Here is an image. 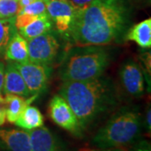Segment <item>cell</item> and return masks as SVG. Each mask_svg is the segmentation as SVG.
<instances>
[{
	"mask_svg": "<svg viewBox=\"0 0 151 151\" xmlns=\"http://www.w3.org/2000/svg\"><path fill=\"white\" fill-rule=\"evenodd\" d=\"M129 15L124 0H94L76 9L67 34L76 45H106L124 36Z\"/></svg>",
	"mask_w": 151,
	"mask_h": 151,
	"instance_id": "obj_1",
	"label": "cell"
},
{
	"mask_svg": "<svg viewBox=\"0 0 151 151\" xmlns=\"http://www.w3.org/2000/svg\"><path fill=\"white\" fill-rule=\"evenodd\" d=\"M60 95L70 105L81 129L116 103L113 82L103 76L86 81H63Z\"/></svg>",
	"mask_w": 151,
	"mask_h": 151,
	"instance_id": "obj_2",
	"label": "cell"
},
{
	"mask_svg": "<svg viewBox=\"0 0 151 151\" xmlns=\"http://www.w3.org/2000/svg\"><path fill=\"white\" fill-rule=\"evenodd\" d=\"M111 55L103 45H78L67 53L60 67L63 81H86L103 76Z\"/></svg>",
	"mask_w": 151,
	"mask_h": 151,
	"instance_id": "obj_3",
	"label": "cell"
},
{
	"mask_svg": "<svg viewBox=\"0 0 151 151\" xmlns=\"http://www.w3.org/2000/svg\"><path fill=\"white\" fill-rule=\"evenodd\" d=\"M140 131V114L134 109L123 108L97 131L92 144L99 149L128 145L138 139Z\"/></svg>",
	"mask_w": 151,
	"mask_h": 151,
	"instance_id": "obj_4",
	"label": "cell"
},
{
	"mask_svg": "<svg viewBox=\"0 0 151 151\" xmlns=\"http://www.w3.org/2000/svg\"><path fill=\"white\" fill-rule=\"evenodd\" d=\"M29 50V61L50 65L54 61L59 54L60 43L59 38L50 30L27 40Z\"/></svg>",
	"mask_w": 151,
	"mask_h": 151,
	"instance_id": "obj_5",
	"label": "cell"
},
{
	"mask_svg": "<svg viewBox=\"0 0 151 151\" xmlns=\"http://www.w3.org/2000/svg\"><path fill=\"white\" fill-rule=\"evenodd\" d=\"M14 63L23 76L31 95H38L45 90L51 72L49 65L36 64L29 60L22 63Z\"/></svg>",
	"mask_w": 151,
	"mask_h": 151,
	"instance_id": "obj_6",
	"label": "cell"
},
{
	"mask_svg": "<svg viewBox=\"0 0 151 151\" xmlns=\"http://www.w3.org/2000/svg\"><path fill=\"white\" fill-rule=\"evenodd\" d=\"M49 116L55 124L72 134L79 136L81 129L70 105L60 95L55 96L49 104Z\"/></svg>",
	"mask_w": 151,
	"mask_h": 151,
	"instance_id": "obj_7",
	"label": "cell"
},
{
	"mask_svg": "<svg viewBox=\"0 0 151 151\" xmlns=\"http://www.w3.org/2000/svg\"><path fill=\"white\" fill-rule=\"evenodd\" d=\"M46 13L60 33H67L75 16L76 9L68 0L45 2Z\"/></svg>",
	"mask_w": 151,
	"mask_h": 151,
	"instance_id": "obj_8",
	"label": "cell"
},
{
	"mask_svg": "<svg viewBox=\"0 0 151 151\" xmlns=\"http://www.w3.org/2000/svg\"><path fill=\"white\" fill-rule=\"evenodd\" d=\"M121 83L133 97H141L145 92V80L140 66L134 60L125 62L120 70Z\"/></svg>",
	"mask_w": 151,
	"mask_h": 151,
	"instance_id": "obj_9",
	"label": "cell"
},
{
	"mask_svg": "<svg viewBox=\"0 0 151 151\" xmlns=\"http://www.w3.org/2000/svg\"><path fill=\"white\" fill-rule=\"evenodd\" d=\"M31 151H65L59 139L46 127L28 130Z\"/></svg>",
	"mask_w": 151,
	"mask_h": 151,
	"instance_id": "obj_10",
	"label": "cell"
},
{
	"mask_svg": "<svg viewBox=\"0 0 151 151\" xmlns=\"http://www.w3.org/2000/svg\"><path fill=\"white\" fill-rule=\"evenodd\" d=\"M3 90L5 94H14L24 97H31L23 76L13 61L6 65Z\"/></svg>",
	"mask_w": 151,
	"mask_h": 151,
	"instance_id": "obj_11",
	"label": "cell"
},
{
	"mask_svg": "<svg viewBox=\"0 0 151 151\" xmlns=\"http://www.w3.org/2000/svg\"><path fill=\"white\" fill-rule=\"evenodd\" d=\"M0 140L9 151H31L28 130L0 129Z\"/></svg>",
	"mask_w": 151,
	"mask_h": 151,
	"instance_id": "obj_12",
	"label": "cell"
},
{
	"mask_svg": "<svg viewBox=\"0 0 151 151\" xmlns=\"http://www.w3.org/2000/svg\"><path fill=\"white\" fill-rule=\"evenodd\" d=\"M4 57L13 62H25L29 60L27 40L22 36L17 30L11 37L6 48Z\"/></svg>",
	"mask_w": 151,
	"mask_h": 151,
	"instance_id": "obj_13",
	"label": "cell"
},
{
	"mask_svg": "<svg viewBox=\"0 0 151 151\" xmlns=\"http://www.w3.org/2000/svg\"><path fill=\"white\" fill-rule=\"evenodd\" d=\"M126 39L134 41L144 49L151 47V19H146L131 27L126 35Z\"/></svg>",
	"mask_w": 151,
	"mask_h": 151,
	"instance_id": "obj_14",
	"label": "cell"
},
{
	"mask_svg": "<svg viewBox=\"0 0 151 151\" xmlns=\"http://www.w3.org/2000/svg\"><path fill=\"white\" fill-rule=\"evenodd\" d=\"M35 97L36 96L25 99L21 96L6 94L4 99L6 103V119L8 122L10 124H14L25 107L32 103Z\"/></svg>",
	"mask_w": 151,
	"mask_h": 151,
	"instance_id": "obj_15",
	"label": "cell"
},
{
	"mask_svg": "<svg viewBox=\"0 0 151 151\" xmlns=\"http://www.w3.org/2000/svg\"><path fill=\"white\" fill-rule=\"evenodd\" d=\"M52 29V23L47 14L37 17L27 25L19 30V34L25 40H30L49 32Z\"/></svg>",
	"mask_w": 151,
	"mask_h": 151,
	"instance_id": "obj_16",
	"label": "cell"
},
{
	"mask_svg": "<svg viewBox=\"0 0 151 151\" xmlns=\"http://www.w3.org/2000/svg\"><path fill=\"white\" fill-rule=\"evenodd\" d=\"M14 124L23 129H35L43 126V115L36 107L28 105Z\"/></svg>",
	"mask_w": 151,
	"mask_h": 151,
	"instance_id": "obj_17",
	"label": "cell"
},
{
	"mask_svg": "<svg viewBox=\"0 0 151 151\" xmlns=\"http://www.w3.org/2000/svg\"><path fill=\"white\" fill-rule=\"evenodd\" d=\"M14 19H0V58L4 55L8 44L16 31Z\"/></svg>",
	"mask_w": 151,
	"mask_h": 151,
	"instance_id": "obj_18",
	"label": "cell"
},
{
	"mask_svg": "<svg viewBox=\"0 0 151 151\" xmlns=\"http://www.w3.org/2000/svg\"><path fill=\"white\" fill-rule=\"evenodd\" d=\"M19 10L18 0H0V19H15Z\"/></svg>",
	"mask_w": 151,
	"mask_h": 151,
	"instance_id": "obj_19",
	"label": "cell"
},
{
	"mask_svg": "<svg viewBox=\"0 0 151 151\" xmlns=\"http://www.w3.org/2000/svg\"><path fill=\"white\" fill-rule=\"evenodd\" d=\"M19 12L27 14L32 16H40L47 14L46 13V4L44 0H34L29 5L25 6Z\"/></svg>",
	"mask_w": 151,
	"mask_h": 151,
	"instance_id": "obj_20",
	"label": "cell"
},
{
	"mask_svg": "<svg viewBox=\"0 0 151 151\" xmlns=\"http://www.w3.org/2000/svg\"><path fill=\"white\" fill-rule=\"evenodd\" d=\"M6 121V103L4 97L0 93V126L4 125Z\"/></svg>",
	"mask_w": 151,
	"mask_h": 151,
	"instance_id": "obj_21",
	"label": "cell"
},
{
	"mask_svg": "<svg viewBox=\"0 0 151 151\" xmlns=\"http://www.w3.org/2000/svg\"><path fill=\"white\" fill-rule=\"evenodd\" d=\"M76 9H81L89 5L94 0H68Z\"/></svg>",
	"mask_w": 151,
	"mask_h": 151,
	"instance_id": "obj_22",
	"label": "cell"
},
{
	"mask_svg": "<svg viewBox=\"0 0 151 151\" xmlns=\"http://www.w3.org/2000/svg\"><path fill=\"white\" fill-rule=\"evenodd\" d=\"M4 71H5V65L4 63L0 62V93L3 90L4 86Z\"/></svg>",
	"mask_w": 151,
	"mask_h": 151,
	"instance_id": "obj_23",
	"label": "cell"
},
{
	"mask_svg": "<svg viewBox=\"0 0 151 151\" xmlns=\"http://www.w3.org/2000/svg\"><path fill=\"white\" fill-rule=\"evenodd\" d=\"M145 125L147 130L150 132L151 129V109L150 108H147L145 113Z\"/></svg>",
	"mask_w": 151,
	"mask_h": 151,
	"instance_id": "obj_24",
	"label": "cell"
},
{
	"mask_svg": "<svg viewBox=\"0 0 151 151\" xmlns=\"http://www.w3.org/2000/svg\"><path fill=\"white\" fill-rule=\"evenodd\" d=\"M98 151H124L120 150L119 148H108V149H101V150Z\"/></svg>",
	"mask_w": 151,
	"mask_h": 151,
	"instance_id": "obj_25",
	"label": "cell"
},
{
	"mask_svg": "<svg viewBox=\"0 0 151 151\" xmlns=\"http://www.w3.org/2000/svg\"><path fill=\"white\" fill-rule=\"evenodd\" d=\"M45 2H49V1H52V0H44Z\"/></svg>",
	"mask_w": 151,
	"mask_h": 151,
	"instance_id": "obj_26",
	"label": "cell"
}]
</instances>
